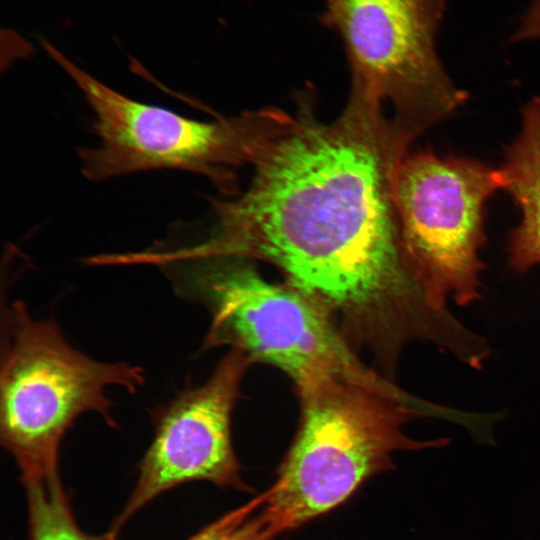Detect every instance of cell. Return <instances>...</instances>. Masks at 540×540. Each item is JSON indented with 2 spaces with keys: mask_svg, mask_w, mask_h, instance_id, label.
Wrapping results in <instances>:
<instances>
[{
  "mask_svg": "<svg viewBox=\"0 0 540 540\" xmlns=\"http://www.w3.org/2000/svg\"><path fill=\"white\" fill-rule=\"evenodd\" d=\"M411 143L390 121L350 105L323 122L303 98L260 139L248 188L214 201L210 236L173 253L270 263L383 368H394L412 341L446 349L461 321L417 277L394 201L396 169Z\"/></svg>",
  "mask_w": 540,
  "mask_h": 540,
  "instance_id": "6da1fadb",
  "label": "cell"
},
{
  "mask_svg": "<svg viewBox=\"0 0 540 540\" xmlns=\"http://www.w3.org/2000/svg\"><path fill=\"white\" fill-rule=\"evenodd\" d=\"M301 417L275 482L265 492L281 533L345 503L371 477L394 468L392 454L442 448L448 438L417 440L415 419L438 416L467 426V413L425 402L398 386L373 387L324 376L296 387Z\"/></svg>",
  "mask_w": 540,
  "mask_h": 540,
  "instance_id": "7a4b0ae2",
  "label": "cell"
},
{
  "mask_svg": "<svg viewBox=\"0 0 540 540\" xmlns=\"http://www.w3.org/2000/svg\"><path fill=\"white\" fill-rule=\"evenodd\" d=\"M159 267L182 296L211 312L205 344L230 346L285 372L295 387L336 375L392 388L368 367L329 315L291 285L264 279L242 259L165 256Z\"/></svg>",
  "mask_w": 540,
  "mask_h": 540,
  "instance_id": "3957f363",
  "label": "cell"
},
{
  "mask_svg": "<svg viewBox=\"0 0 540 540\" xmlns=\"http://www.w3.org/2000/svg\"><path fill=\"white\" fill-rule=\"evenodd\" d=\"M0 440L22 483L58 473L61 441L79 416L98 413L112 428L110 386L136 393L142 367L101 362L74 348L53 320H37L25 302L2 308Z\"/></svg>",
  "mask_w": 540,
  "mask_h": 540,
  "instance_id": "277c9868",
  "label": "cell"
},
{
  "mask_svg": "<svg viewBox=\"0 0 540 540\" xmlns=\"http://www.w3.org/2000/svg\"><path fill=\"white\" fill-rule=\"evenodd\" d=\"M321 22L342 39L351 104L415 139L467 100L435 48L446 0H323Z\"/></svg>",
  "mask_w": 540,
  "mask_h": 540,
  "instance_id": "5b68a950",
  "label": "cell"
},
{
  "mask_svg": "<svg viewBox=\"0 0 540 540\" xmlns=\"http://www.w3.org/2000/svg\"><path fill=\"white\" fill-rule=\"evenodd\" d=\"M45 50L81 90L94 114L99 144L79 151L83 175L102 181L141 171L177 169L235 192L234 168L250 164L277 108L203 122L142 103L103 84L51 44Z\"/></svg>",
  "mask_w": 540,
  "mask_h": 540,
  "instance_id": "8992f818",
  "label": "cell"
},
{
  "mask_svg": "<svg viewBox=\"0 0 540 540\" xmlns=\"http://www.w3.org/2000/svg\"><path fill=\"white\" fill-rule=\"evenodd\" d=\"M393 189L406 255L432 299L443 306L480 301L485 206L504 190L500 169L417 151L400 161Z\"/></svg>",
  "mask_w": 540,
  "mask_h": 540,
  "instance_id": "52a82bcc",
  "label": "cell"
},
{
  "mask_svg": "<svg viewBox=\"0 0 540 540\" xmlns=\"http://www.w3.org/2000/svg\"><path fill=\"white\" fill-rule=\"evenodd\" d=\"M252 363L243 351L230 349L207 381L180 391L153 413V440L140 461L135 488L110 533L118 535L142 507L186 482L204 480L249 490L233 449L231 418L241 380Z\"/></svg>",
  "mask_w": 540,
  "mask_h": 540,
  "instance_id": "ba28073f",
  "label": "cell"
},
{
  "mask_svg": "<svg viewBox=\"0 0 540 540\" xmlns=\"http://www.w3.org/2000/svg\"><path fill=\"white\" fill-rule=\"evenodd\" d=\"M499 169L504 190L520 212L508 237V264L525 273L540 265V96L522 108L520 131L506 147Z\"/></svg>",
  "mask_w": 540,
  "mask_h": 540,
  "instance_id": "9c48e42d",
  "label": "cell"
},
{
  "mask_svg": "<svg viewBox=\"0 0 540 540\" xmlns=\"http://www.w3.org/2000/svg\"><path fill=\"white\" fill-rule=\"evenodd\" d=\"M23 485L28 505V540H117V535L109 531L95 536L79 527L59 473Z\"/></svg>",
  "mask_w": 540,
  "mask_h": 540,
  "instance_id": "30bf717a",
  "label": "cell"
},
{
  "mask_svg": "<svg viewBox=\"0 0 540 540\" xmlns=\"http://www.w3.org/2000/svg\"><path fill=\"white\" fill-rule=\"evenodd\" d=\"M280 534L262 492L186 540H274Z\"/></svg>",
  "mask_w": 540,
  "mask_h": 540,
  "instance_id": "8fae6325",
  "label": "cell"
},
{
  "mask_svg": "<svg viewBox=\"0 0 540 540\" xmlns=\"http://www.w3.org/2000/svg\"><path fill=\"white\" fill-rule=\"evenodd\" d=\"M540 38V0H533L522 18L521 24L513 35L516 41Z\"/></svg>",
  "mask_w": 540,
  "mask_h": 540,
  "instance_id": "7c38bea8",
  "label": "cell"
}]
</instances>
